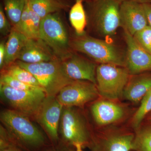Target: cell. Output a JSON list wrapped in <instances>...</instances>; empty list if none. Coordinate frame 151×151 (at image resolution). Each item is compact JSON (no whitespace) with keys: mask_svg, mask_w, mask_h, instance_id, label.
Listing matches in <instances>:
<instances>
[{"mask_svg":"<svg viewBox=\"0 0 151 151\" xmlns=\"http://www.w3.org/2000/svg\"><path fill=\"white\" fill-rule=\"evenodd\" d=\"M19 65L30 72L43 88L47 96H56L64 86L73 82L58 58L47 62L28 63L17 60Z\"/></svg>","mask_w":151,"mask_h":151,"instance_id":"obj_1","label":"cell"},{"mask_svg":"<svg viewBox=\"0 0 151 151\" xmlns=\"http://www.w3.org/2000/svg\"><path fill=\"white\" fill-rule=\"evenodd\" d=\"M0 119L11 138L27 147H38L44 143L45 138L27 116L12 110L1 112Z\"/></svg>","mask_w":151,"mask_h":151,"instance_id":"obj_2","label":"cell"},{"mask_svg":"<svg viewBox=\"0 0 151 151\" xmlns=\"http://www.w3.org/2000/svg\"><path fill=\"white\" fill-rule=\"evenodd\" d=\"M72 50L88 55L100 64L125 66V58L113 44L85 35L78 36L70 40Z\"/></svg>","mask_w":151,"mask_h":151,"instance_id":"obj_3","label":"cell"},{"mask_svg":"<svg viewBox=\"0 0 151 151\" xmlns=\"http://www.w3.org/2000/svg\"><path fill=\"white\" fill-rule=\"evenodd\" d=\"M59 12L50 14L42 19L39 38L51 48L57 58L63 60L73 52L70 47L71 40Z\"/></svg>","mask_w":151,"mask_h":151,"instance_id":"obj_4","label":"cell"},{"mask_svg":"<svg viewBox=\"0 0 151 151\" xmlns=\"http://www.w3.org/2000/svg\"><path fill=\"white\" fill-rule=\"evenodd\" d=\"M129 73L123 66L100 64L96 70V86L99 94L109 100L119 99L129 82Z\"/></svg>","mask_w":151,"mask_h":151,"instance_id":"obj_5","label":"cell"},{"mask_svg":"<svg viewBox=\"0 0 151 151\" xmlns=\"http://www.w3.org/2000/svg\"><path fill=\"white\" fill-rule=\"evenodd\" d=\"M0 94L3 102L12 110L35 119L47 96L43 89L22 91L3 84H0Z\"/></svg>","mask_w":151,"mask_h":151,"instance_id":"obj_6","label":"cell"},{"mask_svg":"<svg viewBox=\"0 0 151 151\" xmlns=\"http://www.w3.org/2000/svg\"><path fill=\"white\" fill-rule=\"evenodd\" d=\"M90 3V16L97 32L104 37L114 35L121 27V3L117 0H93Z\"/></svg>","mask_w":151,"mask_h":151,"instance_id":"obj_7","label":"cell"},{"mask_svg":"<svg viewBox=\"0 0 151 151\" xmlns=\"http://www.w3.org/2000/svg\"><path fill=\"white\" fill-rule=\"evenodd\" d=\"M60 132L65 142L82 145L88 142L89 134L83 117L73 107H63Z\"/></svg>","mask_w":151,"mask_h":151,"instance_id":"obj_8","label":"cell"},{"mask_svg":"<svg viewBox=\"0 0 151 151\" xmlns=\"http://www.w3.org/2000/svg\"><path fill=\"white\" fill-rule=\"evenodd\" d=\"M97 86L86 81H73L64 86L56 97L63 107H82L99 94Z\"/></svg>","mask_w":151,"mask_h":151,"instance_id":"obj_9","label":"cell"},{"mask_svg":"<svg viewBox=\"0 0 151 151\" xmlns=\"http://www.w3.org/2000/svg\"><path fill=\"white\" fill-rule=\"evenodd\" d=\"M63 105L56 96H47L37 115L36 120L53 141L58 139V131Z\"/></svg>","mask_w":151,"mask_h":151,"instance_id":"obj_10","label":"cell"},{"mask_svg":"<svg viewBox=\"0 0 151 151\" xmlns=\"http://www.w3.org/2000/svg\"><path fill=\"white\" fill-rule=\"evenodd\" d=\"M127 45L125 63L130 73L138 74L151 70V54L138 43L133 36L124 31Z\"/></svg>","mask_w":151,"mask_h":151,"instance_id":"obj_11","label":"cell"},{"mask_svg":"<svg viewBox=\"0 0 151 151\" xmlns=\"http://www.w3.org/2000/svg\"><path fill=\"white\" fill-rule=\"evenodd\" d=\"M121 27L132 36L148 26L143 4L124 1L120 6Z\"/></svg>","mask_w":151,"mask_h":151,"instance_id":"obj_12","label":"cell"},{"mask_svg":"<svg viewBox=\"0 0 151 151\" xmlns=\"http://www.w3.org/2000/svg\"><path fill=\"white\" fill-rule=\"evenodd\" d=\"M65 73L73 81H86L97 84L96 64L72 52L62 60Z\"/></svg>","mask_w":151,"mask_h":151,"instance_id":"obj_13","label":"cell"},{"mask_svg":"<svg viewBox=\"0 0 151 151\" xmlns=\"http://www.w3.org/2000/svg\"><path fill=\"white\" fill-rule=\"evenodd\" d=\"M57 58H58L51 48L40 38H28L17 60L26 63H36L47 62Z\"/></svg>","mask_w":151,"mask_h":151,"instance_id":"obj_14","label":"cell"},{"mask_svg":"<svg viewBox=\"0 0 151 151\" xmlns=\"http://www.w3.org/2000/svg\"><path fill=\"white\" fill-rule=\"evenodd\" d=\"M94 121L100 126L119 121L124 115V108L118 104L106 100L95 102L91 108Z\"/></svg>","mask_w":151,"mask_h":151,"instance_id":"obj_15","label":"cell"},{"mask_svg":"<svg viewBox=\"0 0 151 151\" xmlns=\"http://www.w3.org/2000/svg\"><path fill=\"white\" fill-rule=\"evenodd\" d=\"M42 19L30 8L27 0L20 20L14 28L29 39L39 38Z\"/></svg>","mask_w":151,"mask_h":151,"instance_id":"obj_16","label":"cell"},{"mask_svg":"<svg viewBox=\"0 0 151 151\" xmlns=\"http://www.w3.org/2000/svg\"><path fill=\"white\" fill-rule=\"evenodd\" d=\"M151 89V75L138 76L128 82L123 94L129 101L138 103Z\"/></svg>","mask_w":151,"mask_h":151,"instance_id":"obj_17","label":"cell"},{"mask_svg":"<svg viewBox=\"0 0 151 151\" xmlns=\"http://www.w3.org/2000/svg\"><path fill=\"white\" fill-rule=\"evenodd\" d=\"M27 39L22 33L12 27L5 44L6 55L3 68L17 60Z\"/></svg>","mask_w":151,"mask_h":151,"instance_id":"obj_18","label":"cell"},{"mask_svg":"<svg viewBox=\"0 0 151 151\" xmlns=\"http://www.w3.org/2000/svg\"><path fill=\"white\" fill-rule=\"evenodd\" d=\"M30 8L41 19L68 8L57 0H28Z\"/></svg>","mask_w":151,"mask_h":151,"instance_id":"obj_19","label":"cell"},{"mask_svg":"<svg viewBox=\"0 0 151 151\" xmlns=\"http://www.w3.org/2000/svg\"><path fill=\"white\" fill-rule=\"evenodd\" d=\"M82 0H77L71 7L69 14V19L72 27L77 35L85 34L87 24L86 12Z\"/></svg>","mask_w":151,"mask_h":151,"instance_id":"obj_20","label":"cell"},{"mask_svg":"<svg viewBox=\"0 0 151 151\" xmlns=\"http://www.w3.org/2000/svg\"><path fill=\"white\" fill-rule=\"evenodd\" d=\"M1 71L25 84L42 88L36 78L30 72L16 62L4 68Z\"/></svg>","mask_w":151,"mask_h":151,"instance_id":"obj_21","label":"cell"},{"mask_svg":"<svg viewBox=\"0 0 151 151\" xmlns=\"http://www.w3.org/2000/svg\"><path fill=\"white\" fill-rule=\"evenodd\" d=\"M134 140L133 135L113 136L105 141V151H130L134 150Z\"/></svg>","mask_w":151,"mask_h":151,"instance_id":"obj_22","label":"cell"},{"mask_svg":"<svg viewBox=\"0 0 151 151\" xmlns=\"http://www.w3.org/2000/svg\"><path fill=\"white\" fill-rule=\"evenodd\" d=\"M4 10L13 27L18 24L27 0H2Z\"/></svg>","mask_w":151,"mask_h":151,"instance_id":"obj_23","label":"cell"},{"mask_svg":"<svg viewBox=\"0 0 151 151\" xmlns=\"http://www.w3.org/2000/svg\"><path fill=\"white\" fill-rule=\"evenodd\" d=\"M134 150L137 151H151V127L139 131L134 138Z\"/></svg>","mask_w":151,"mask_h":151,"instance_id":"obj_24","label":"cell"},{"mask_svg":"<svg viewBox=\"0 0 151 151\" xmlns=\"http://www.w3.org/2000/svg\"><path fill=\"white\" fill-rule=\"evenodd\" d=\"M151 112V89L141 100L140 106L135 113L132 120V124L137 128L143 119Z\"/></svg>","mask_w":151,"mask_h":151,"instance_id":"obj_25","label":"cell"},{"mask_svg":"<svg viewBox=\"0 0 151 151\" xmlns=\"http://www.w3.org/2000/svg\"><path fill=\"white\" fill-rule=\"evenodd\" d=\"M0 84H4L14 89L22 91H34L40 89L44 90L40 87L25 84L2 72H1Z\"/></svg>","mask_w":151,"mask_h":151,"instance_id":"obj_26","label":"cell"},{"mask_svg":"<svg viewBox=\"0 0 151 151\" xmlns=\"http://www.w3.org/2000/svg\"><path fill=\"white\" fill-rule=\"evenodd\" d=\"M138 43L151 54V27L149 26L133 36Z\"/></svg>","mask_w":151,"mask_h":151,"instance_id":"obj_27","label":"cell"},{"mask_svg":"<svg viewBox=\"0 0 151 151\" xmlns=\"http://www.w3.org/2000/svg\"><path fill=\"white\" fill-rule=\"evenodd\" d=\"M5 131V129L1 126L0 151H21L10 140V137Z\"/></svg>","mask_w":151,"mask_h":151,"instance_id":"obj_28","label":"cell"},{"mask_svg":"<svg viewBox=\"0 0 151 151\" xmlns=\"http://www.w3.org/2000/svg\"><path fill=\"white\" fill-rule=\"evenodd\" d=\"M5 13L2 5L0 6V32L3 36H7L10 33L13 27L10 23Z\"/></svg>","mask_w":151,"mask_h":151,"instance_id":"obj_29","label":"cell"},{"mask_svg":"<svg viewBox=\"0 0 151 151\" xmlns=\"http://www.w3.org/2000/svg\"><path fill=\"white\" fill-rule=\"evenodd\" d=\"M5 44L4 42L1 41L0 43V68L1 70L4 67L6 55Z\"/></svg>","mask_w":151,"mask_h":151,"instance_id":"obj_30","label":"cell"},{"mask_svg":"<svg viewBox=\"0 0 151 151\" xmlns=\"http://www.w3.org/2000/svg\"><path fill=\"white\" fill-rule=\"evenodd\" d=\"M149 26L151 27V4H143Z\"/></svg>","mask_w":151,"mask_h":151,"instance_id":"obj_31","label":"cell"},{"mask_svg":"<svg viewBox=\"0 0 151 151\" xmlns=\"http://www.w3.org/2000/svg\"><path fill=\"white\" fill-rule=\"evenodd\" d=\"M119 3H121L124 1H133L139 4H151V0H117Z\"/></svg>","mask_w":151,"mask_h":151,"instance_id":"obj_32","label":"cell"},{"mask_svg":"<svg viewBox=\"0 0 151 151\" xmlns=\"http://www.w3.org/2000/svg\"><path fill=\"white\" fill-rule=\"evenodd\" d=\"M60 3L64 5L67 8L70 7V5H71V2L72 0H57ZM75 1V0H74Z\"/></svg>","mask_w":151,"mask_h":151,"instance_id":"obj_33","label":"cell"},{"mask_svg":"<svg viewBox=\"0 0 151 151\" xmlns=\"http://www.w3.org/2000/svg\"><path fill=\"white\" fill-rule=\"evenodd\" d=\"M73 146L75 147V151H82V145L80 144H75L73 145Z\"/></svg>","mask_w":151,"mask_h":151,"instance_id":"obj_34","label":"cell"},{"mask_svg":"<svg viewBox=\"0 0 151 151\" xmlns=\"http://www.w3.org/2000/svg\"><path fill=\"white\" fill-rule=\"evenodd\" d=\"M46 151H62L61 150H58V149H50V150H47Z\"/></svg>","mask_w":151,"mask_h":151,"instance_id":"obj_35","label":"cell"},{"mask_svg":"<svg viewBox=\"0 0 151 151\" xmlns=\"http://www.w3.org/2000/svg\"><path fill=\"white\" fill-rule=\"evenodd\" d=\"M149 119H150V120H151V113H150V115H149Z\"/></svg>","mask_w":151,"mask_h":151,"instance_id":"obj_36","label":"cell"},{"mask_svg":"<svg viewBox=\"0 0 151 151\" xmlns=\"http://www.w3.org/2000/svg\"><path fill=\"white\" fill-rule=\"evenodd\" d=\"M76 1H77V0H75ZM82 1H88V0H82Z\"/></svg>","mask_w":151,"mask_h":151,"instance_id":"obj_37","label":"cell"}]
</instances>
